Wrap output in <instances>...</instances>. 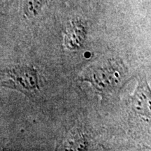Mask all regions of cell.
<instances>
[{
  "instance_id": "obj_2",
  "label": "cell",
  "mask_w": 151,
  "mask_h": 151,
  "mask_svg": "<svg viewBox=\"0 0 151 151\" xmlns=\"http://www.w3.org/2000/svg\"><path fill=\"white\" fill-rule=\"evenodd\" d=\"M1 85L28 97H33L40 90L37 69L29 65H16L4 69L1 73Z\"/></svg>"
},
{
  "instance_id": "obj_5",
  "label": "cell",
  "mask_w": 151,
  "mask_h": 151,
  "mask_svg": "<svg viewBox=\"0 0 151 151\" xmlns=\"http://www.w3.org/2000/svg\"><path fill=\"white\" fill-rule=\"evenodd\" d=\"M88 147V141L85 136L79 131L71 132L63 143L64 150H83Z\"/></svg>"
},
{
  "instance_id": "obj_3",
  "label": "cell",
  "mask_w": 151,
  "mask_h": 151,
  "mask_svg": "<svg viewBox=\"0 0 151 151\" xmlns=\"http://www.w3.org/2000/svg\"><path fill=\"white\" fill-rule=\"evenodd\" d=\"M129 109L134 118L151 129V90L145 78L138 81L134 93L130 98Z\"/></svg>"
},
{
  "instance_id": "obj_6",
  "label": "cell",
  "mask_w": 151,
  "mask_h": 151,
  "mask_svg": "<svg viewBox=\"0 0 151 151\" xmlns=\"http://www.w3.org/2000/svg\"><path fill=\"white\" fill-rule=\"evenodd\" d=\"M46 2V0H23L22 11L24 16L32 18L38 16Z\"/></svg>"
},
{
  "instance_id": "obj_4",
  "label": "cell",
  "mask_w": 151,
  "mask_h": 151,
  "mask_svg": "<svg viewBox=\"0 0 151 151\" xmlns=\"http://www.w3.org/2000/svg\"><path fill=\"white\" fill-rule=\"evenodd\" d=\"M88 27L86 22L81 18L71 20L66 28L64 35V45L69 50L81 48L86 40Z\"/></svg>"
},
{
  "instance_id": "obj_1",
  "label": "cell",
  "mask_w": 151,
  "mask_h": 151,
  "mask_svg": "<svg viewBox=\"0 0 151 151\" xmlns=\"http://www.w3.org/2000/svg\"><path fill=\"white\" fill-rule=\"evenodd\" d=\"M125 75L123 64L118 60L108 59L87 68L81 80L90 83L99 93L109 94L120 86Z\"/></svg>"
}]
</instances>
